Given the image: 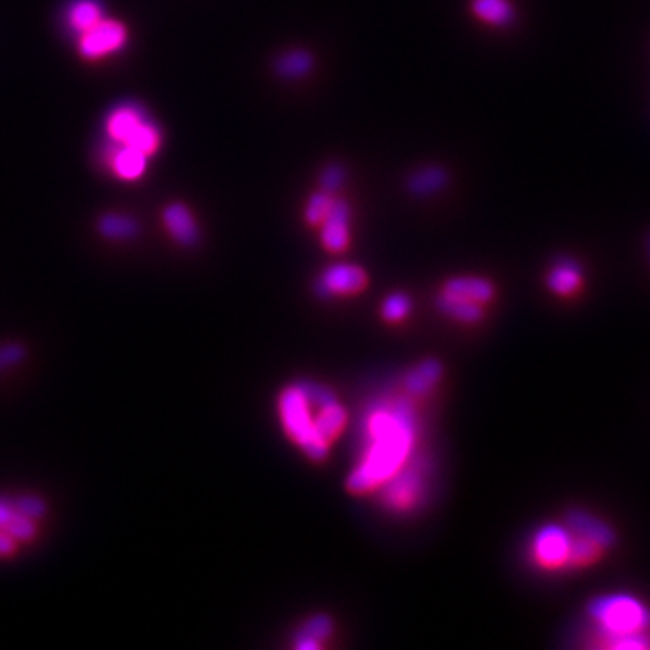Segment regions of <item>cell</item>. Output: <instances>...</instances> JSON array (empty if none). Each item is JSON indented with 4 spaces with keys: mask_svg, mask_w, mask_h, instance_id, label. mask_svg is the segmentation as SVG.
I'll return each instance as SVG.
<instances>
[{
    "mask_svg": "<svg viewBox=\"0 0 650 650\" xmlns=\"http://www.w3.org/2000/svg\"><path fill=\"white\" fill-rule=\"evenodd\" d=\"M604 549L584 539V537H576L572 535V542H571V549H569V560H567V565H588V564H593L595 560H598L600 553Z\"/></svg>",
    "mask_w": 650,
    "mask_h": 650,
    "instance_id": "cell-28",
    "label": "cell"
},
{
    "mask_svg": "<svg viewBox=\"0 0 650 650\" xmlns=\"http://www.w3.org/2000/svg\"><path fill=\"white\" fill-rule=\"evenodd\" d=\"M144 119L149 118L139 105H119L107 118V134L114 144H125Z\"/></svg>",
    "mask_w": 650,
    "mask_h": 650,
    "instance_id": "cell-12",
    "label": "cell"
},
{
    "mask_svg": "<svg viewBox=\"0 0 650 650\" xmlns=\"http://www.w3.org/2000/svg\"><path fill=\"white\" fill-rule=\"evenodd\" d=\"M128 31L118 21H102L80 35L78 51L86 60H100L121 51L127 45Z\"/></svg>",
    "mask_w": 650,
    "mask_h": 650,
    "instance_id": "cell-4",
    "label": "cell"
},
{
    "mask_svg": "<svg viewBox=\"0 0 650 650\" xmlns=\"http://www.w3.org/2000/svg\"><path fill=\"white\" fill-rule=\"evenodd\" d=\"M278 414L285 433L292 438L311 461H324L329 445L324 443L315 430L313 405L302 392L300 385H292L278 396Z\"/></svg>",
    "mask_w": 650,
    "mask_h": 650,
    "instance_id": "cell-3",
    "label": "cell"
},
{
    "mask_svg": "<svg viewBox=\"0 0 650 650\" xmlns=\"http://www.w3.org/2000/svg\"><path fill=\"white\" fill-rule=\"evenodd\" d=\"M103 19V6L98 0H77L67 12L69 26L80 35L100 24Z\"/></svg>",
    "mask_w": 650,
    "mask_h": 650,
    "instance_id": "cell-23",
    "label": "cell"
},
{
    "mask_svg": "<svg viewBox=\"0 0 650 650\" xmlns=\"http://www.w3.org/2000/svg\"><path fill=\"white\" fill-rule=\"evenodd\" d=\"M345 181V169L340 163H329L320 174V188L336 193Z\"/></svg>",
    "mask_w": 650,
    "mask_h": 650,
    "instance_id": "cell-31",
    "label": "cell"
},
{
    "mask_svg": "<svg viewBox=\"0 0 650 650\" xmlns=\"http://www.w3.org/2000/svg\"><path fill=\"white\" fill-rule=\"evenodd\" d=\"M565 526L572 535L584 537L598 544L602 549H607L616 542V531L607 522L580 508L569 510L565 514Z\"/></svg>",
    "mask_w": 650,
    "mask_h": 650,
    "instance_id": "cell-9",
    "label": "cell"
},
{
    "mask_svg": "<svg viewBox=\"0 0 650 650\" xmlns=\"http://www.w3.org/2000/svg\"><path fill=\"white\" fill-rule=\"evenodd\" d=\"M163 226L181 246L192 248L201 239V230L192 210L183 202H170L163 210Z\"/></svg>",
    "mask_w": 650,
    "mask_h": 650,
    "instance_id": "cell-10",
    "label": "cell"
},
{
    "mask_svg": "<svg viewBox=\"0 0 650 650\" xmlns=\"http://www.w3.org/2000/svg\"><path fill=\"white\" fill-rule=\"evenodd\" d=\"M10 502L21 515L31 521L38 522L47 515V500L37 493H19L10 497Z\"/></svg>",
    "mask_w": 650,
    "mask_h": 650,
    "instance_id": "cell-27",
    "label": "cell"
},
{
    "mask_svg": "<svg viewBox=\"0 0 650 650\" xmlns=\"http://www.w3.org/2000/svg\"><path fill=\"white\" fill-rule=\"evenodd\" d=\"M345 423H347V410L338 401L317 408L315 430L324 443L331 445L340 436Z\"/></svg>",
    "mask_w": 650,
    "mask_h": 650,
    "instance_id": "cell-19",
    "label": "cell"
},
{
    "mask_svg": "<svg viewBox=\"0 0 650 650\" xmlns=\"http://www.w3.org/2000/svg\"><path fill=\"white\" fill-rule=\"evenodd\" d=\"M161 130L151 119H144L125 144L151 158L161 149Z\"/></svg>",
    "mask_w": 650,
    "mask_h": 650,
    "instance_id": "cell-25",
    "label": "cell"
},
{
    "mask_svg": "<svg viewBox=\"0 0 650 650\" xmlns=\"http://www.w3.org/2000/svg\"><path fill=\"white\" fill-rule=\"evenodd\" d=\"M273 69H275V75L282 80H287V82L302 80L315 69V56L308 49H300V47L287 49L275 58Z\"/></svg>",
    "mask_w": 650,
    "mask_h": 650,
    "instance_id": "cell-14",
    "label": "cell"
},
{
    "mask_svg": "<svg viewBox=\"0 0 650 650\" xmlns=\"http://www.w3.org/2000/svg\"><path fill=\"white\" fill-rule=\"evenodd\" d=\"M109 163L119 179L136 181L147 172L149 158L132 147H127V144H114V151L109 156Z\"/></svg>",
    "mask_w": 650,
    "mask_h": 650,
    "instance_id": "cell-18",
    "label": "cell"
},
{
    "mask_svg": "<svg viewBox=\"0 0 650 650\" xmlns=\"http://www.w3.org/2000/svg\"><path fill=\"white\" fill-rule=\"evenodd\" d=\"M441 292H447L450 295L477 302V304H488L495 297V285L484 278V276H452L443 284Z\"/></svg>",
    "mask_w": 650,
    "mask_h": 650,
    "instance_id": "cell-13",
    "label": "cell"
},
{
    "mask_svg": "<svg viewBox=\"0 0 650 650\" xmlns=\"http://www.w3.org/2000/svg\"><path fill=\"white\" fill-rule=\"evenodd\" d=\"M417 421L407 399L376 405L366 421V450L347 477L350 493H369L383 486L408 461L416 443Z\"/></svg>",
    "mask_w": 650,
    "mask_h": 650,
    "instance_id": "cell-1",
    "label": "cell"
},
{
    "mask_svg": "<svg viewBox=\"0 0 650 650\" xmlns=\"http://www.w3.org/2000/svg\"><path fill=\"white\" fill-rule=\"evenodd\" d=\"M369 284L367 271L349 262H338L325 267L318 278L317 292L322 297H345L364 292Z\"/></svg>",
    "mask_w": 650,
    "mask_h": 650,
    "instance_id": "cell-5",
    "label": "cell"
},
{
    "mask_svg": "<svg viewBox=\"0 0 650 650\" xmlns=\"http://www.w3.org/2000/svg\"><path fill=\"white\" fill-rule=\"evenodd\" d=\"M26 358H28V347L24 343L3 341L0 343V374L22 366Z\"/></svg>",
    "mask_w": 650,
    "mask_h": 650,
    "instance_id": "cell-29",
    "label": "cell"
},
{
    "mask_svg": "<svg viewBox=\"0 0 650 650\" xmlns=\"http://www.w3.org/2000/svg\"><path fill=\"white\" fill-rule=\"evenodd\" d=\"M421 470L417 465L403 466L394 477L385 482V500L394 510H407L417 502L421 493Z\"/></svg>",
    "mask_w": 650,
    "mask_h": 650,
    "instance_id": "cell-8",
    "label": "cell"
},
{
    "mask_svg": "<svg viewBox=\"0 0 650 650\" xmlns=\"http://www.w3.org/2000/svg\"><path fill=\"white\" fill-rule=\"evenodd\" d=\"M331 634H333V621L324 614H317V616L306 620L300 625V629L295 632L297 648L299 650L320 648L322 641L331 638Z\"/></svg>",
    "mask_w": 650,
    "mask_h": 650,
    "instance_id": "cell-22",
    "label": "cell"
},
{
    "mask_svg": "<svg viewBox=\"0 0 650 650\" xmlns=\"http://www.w3.org/2000/svg\"><path fill=\"white\" fill-rule=\"evenodd\" d=\"M646 251H648V257H650V235H648V241H646Z\"/></svg>",
    "mask_w": 650,
    "mask_h": 650,
    "instance_id": "cell-32",
    "label": "cell"
},
{
    "mask_svg": "<svg viewBox=\"0 0 650 650\" xmlns=\"http://www.w3.org/2000/svg\"><path fill=\"white\" fill-rule=\"evenodd\" d=\"M571 542H572V533L567 530V526L546 524L533 537L531 542L533 558L539 565L549 569L567 565Z\"/></svg>",
    "mask_w": 650,
    "mask_h": 650,
    "instance_id": "cell-6",
    "label": "cell"
},
{
    "mask_svg": "<svg viewBox=\"0 0 650 650\" xmlns=\"http://www.w3.org/2000/svg\"><path fill=\"white\" fill-rule=\"evenodd\" d=\"M441 376H443V366L440 364V359L433 358L423 359L407 373L403 380L405 392L412 398H423L433 391V387L440 383Z\"/></svg>",
    "mask_w": 650,
    "mask_h": 650,
    "instance_id": "cell-11",
    "label": "cell"
},
{
    "mask_svg": "<svg viewBox=\"0 0 650 650\" xmlns=\"http://www.w3.org/2000/svg\"><path fill=\"white\" fill-rule=\"evenodd\" d=\"M448 183V172L441 167H423L419 170H416L408 179H407V188L410 193L417 195V197H426V195H433L438 193L440 190H443Z\"/></svg>",
    "mask_w": 650,
    "mask_h": 650,
    "instance_id": "cell-21",
    "label": "cell"
},
{
    "mask_svg": "<svg viewBox=\"0 0 650 650\" xmlns=\"http://www.w3.org/2000/svg\"><path fill=\"white\" fill-rule=\"evenodd\" d=\"M412 308L410 299L405 293H392L382 304V315L389 322H399L408 317Z\"/></svg>",
    "mask_w": 650,
    "mask_h": 650,
    "instance_id": "cell-30",
    "label": "cell"
},
{
    "mask_svg": "<svg viewBox=\"0 0 650 650\" xmlns=\"http://www.w3.org/2000/svg\"><path fill=\"white\" fill-rule=\"evenodd\" d=\"M350 223H352V208L350 202L334 197V202L320 223V243L329 253H343L350 244Z\"/></svg>",
    "mask_w": 650,
    "mask_h": 650,
    "instance_id": "cell-7",
    "label": "cell"
},
{
    "mask_svg": "<svg viewBox=\"0 0 650 650\" xmlns=\"http://www.w3.org/2000/svg\"><path fill=\"white\" fill-rule=\"evenodd\" d=\"M0 531L13 537L19 544L31 542L38 535V522L21 515L10 502V497H0Z\"/></svg>",
    "mask_w": 650,
    "mask_h": 650,
    "instance_id": "cell-17",
    "label": "cell"
},
{
    "mask_svg": "<svg viewBox=\"0 0 650 650\" xmlns=\"http://www.w3.org/2000/svg\"><path fill=\"white\" fill-rule=\"evenodd\" d=\"M436 306L443 315H447L448 318H454L457 322H463V324H475L484 315L482 304H477V302L450 295L447 292H441L438 295Z\"/></svg>",
    "mask_w": 650,
    "mask_h": 650,
    "instance_id": "cell-20",
    "label": "cell"
},
{
    "mask_svg": "<svg viewBox=\"0 0 650 650\" xmlns=\"http://www.w3.org/2000/svg\"><path fill=\"white\" fill-rule=\"evenodd\" d=\"M336 193H329L325 190H317L313 192L308 201H306V208H304V221L308 226L311 228H318L320 223L325 219V215L329 213L333 202H334Z\"/></svg>",
    "mask_w": 650,
    "mask_h": 650,
    "instance_id": "cell-26",
    "label": "cell"
},
{
    "mask_svg": "<svg viewBox=\"0 0 650 650\" xmlns=\"http://www.w3.org/2000/svg\"><path fill=\"white\" fill-rule=\"evenodd\" d=\"M584 273L580 264L572 259H562L547 273V287L558 297H571L582 287Z\"/></svg>",
    "mask_w": 650,
    "mask_h": 650,
    "instance_id": "cell-15",
    "label": "cell"
},
{
    "mask_svg": "<svg viewBox=\"0 0 650 650\" xmlns=\"http://www.w3.org/2000/svg\"><path fill=\"white\" fill-rule=\"evenodd\" d=\"M588 614L598 625L607 646L618 638L650 629V609L629 593H611L593 598L588 605Z\"/></svg>",
    "mask_w": 650,
    "mask_h": 650,
    "instance_id": "cell-2",
    "label": "cell"
},
{
    "mask_svg": "<svg viewBox=\"0 0 650 650\" xmlns=\"http://www.w3.org/2000/svg\"><path fill=\"white\" fill-rule=\"evenodd\" d=\"M470 12L490 28H510L517 19L512 0H470Z\"/></svg>",
    "mask_w": 650,
    "mask_h": 650,
    "instance_id": "cell-16",
    "label": "cell"
},
{
    "mask_svg": "<svg viewBox=\"0 0 650 650\" xmlns=\"http://www.w3.org/2000/svg\"><path fill=\"white\" fill-rule=\"evenodd\" d=\"M98 232L109 241H130L139 234V223L130 215L105 213L98 221Z\"/></svg>",
    "mask_w": 650,
    "mask_h": 650,
    "instance_id": "cell-24",
    "label": "cell"
}]
</instances>
